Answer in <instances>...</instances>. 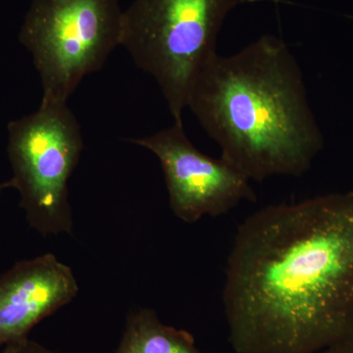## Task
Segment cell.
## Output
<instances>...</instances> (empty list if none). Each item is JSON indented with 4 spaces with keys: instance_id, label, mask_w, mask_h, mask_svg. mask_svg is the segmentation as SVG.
Here are the masks:
<instances>
[{
    "instance_id": "obj_3",
    "label": "cell",
    "mask_w": 353,
    "mask_h": 353,
    "mask_svg": "<svg viewBox=\"0 0 353 353\" xmlns=\"http://www.w3.org/2000/svg\"><path fill=\"white\" fill-rule=\"evenodd\" d=\"M239 0H134L124 11L121 46L157 81L174 122L183 123L192 83L210 58Z\"/></svg>"
},
{
    "instance_id": "obj_2",
    "label": "cell",
    "mask_w": 353,
    "mask_h": 353,
    "mask_svg": "<svg viewBox=\"0 0 353 353\" xmlns=\"http://www.w3.org/2000/svg\"><path fill=\"white\" fill-rule=\"evenodd\" d=\"M187 108L220 146L221 158L255 182L303 175L324 145L301 66L270 34L210 58Z\"/></svg>"
},
{
    "instance_id": "obj_6",
    "label": "cell",
    "mask_w": 353,
    "mask_h": 353,
    "mask_svg": "<svg viewBox=\"0 0 353 353\" xmlns=\"http://www.w3.org/2000/svg\"><path fill=\"white\" fill-rule=\"evenodd\" d=\"M159 160L170 208L179 219L197 222L203 216L227 214L243 201H256L250 180L223 158L214 159L192 145L183 123L150 137L127 139Z\"/></svg>"
},
{
    "instance_id": "obj_1",
    "label": "cell",
    "mask_w": 353,
    "mask_h": 353,
    "mask_svg": "<svg viewBox=\"0 0 353 353\" xmlns=\"http://www.w3.org/2000/svg\"><path fill=\"white\" fill-rule=\"evenodd\" d=\"M223 303L236 353H316L353 340V192L248 217Z\"/></svg>"
},
{
    "instance_id": "obj_4",
    "label": "cell",
    "mask_w": 353,
    "mask_h": 353,
    "mask_svg": "<svg viewBox=\"0 0 353 353\" xmlns=\"http://www.w3.org/2000/svg\"><path fill=\"white\" fill-rule=\"evenodd\" d=\"M119 0H34L20 32L41 76V104L67 103L122 39Z\"/></svg>"
},
{
    "instance_id": "obj_11",
    "label": "cell",
    "mask_w": 353,
    "mask_h": 353,
    "mask_svg": "<svg viewBox=\"0 0 353 353\" xmlns=\"http://www.w3.org/2000/svg\"><path fill=\"white\" fill-rule=\"evenodd\" d=\"M3 188H12V182L9 180L6 183H0V189H3Z\"/></svg>"
},
{
    "instance_id": "obj_5",
    "label": "cell",
    "mask_w": 353,
    "mask_h": 353,
    "mask_svg": "<svg viewBox=\"0 0 353 353\" xmlns=\"http://www.w3.org/2000/svg\"><path fill=\"white\" fill-rule=\"evenodd\" d=\"M12 188L30 227L41 236L73 232L68 182L83 141L67 103L41 104L36 112L8 125Z\"/></svg>"
},
{
    "instance_id": "obj_10",
    "label": "cell",
    "mask_w": 353,
    "mask_h": 353,
    "mask_svg": "<svg viewBox=\"0 0 353 353\" xmlns=\"http://www.w3.org/2000/svg\"><path fill=\"white\" fill-rule=\"evenodd\" d=\"M316 353H353V340L339 343L334 347L326 348Z\"/></svg>"
},
{
    "instance_id": "obj_8",
    "label": "cell",
    "mask_w": 353,
    "mask_h": 353,
    "mask_svg": "<svg viewBox=\"0 0 353 353\" xmlns=\"http://www.w3.org/2000/svg\"><path fill=\"white\" fill-rule=\"evenodd\" d=\"M115 353H213L196 347L192 334L160 321L155 311L141 308L128 315Z\"/></svg>"
},
{
    "instance_id": "obj_7",
    "label": "cell",
    "mask_w": 353,
    "mask_h": 353,
    "mask_svg": "<svg viewBox=\"0 0 353 353\" xmlns=\"http://www.w3.org/2000/svg\"><path fill=\"white\" fill-rule=\"evenodd\" d=\"M78 292L73 271L52 253L17 262L0 277V345L29 338Z\"/></svg>"
},
{
    "instance_id": "obj_9",
    "label": "cell",
    "mask_w": 353,
    "mask_h": 353,
    "mask_svg": "<svg viewBox=\"0 0 353 353\" xmlns=\"http://www.w3.org/2000/svg\"><path fill=\"white\" fill-rule=\"evenodd\" d=\"M0 353H57L48 350L41 343L30 340L17 341V343H9L4 345L3 350Z\"/></svg>"
}]
</instances>
